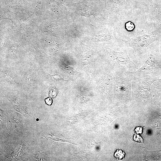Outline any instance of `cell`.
I'll list each match as a JSON object with an SVG mask.
<instances>
[{"label":"cell","mask_w":161,"mask_h":161,"mask_svg":"<svg viewBox=\"0 0 161 161\" xmlns=\"http://www.w3.org/2000/svg\"><path fill=\"white\" fill-rule=\"evenodd\" d=\"M45 101L46 103L48 105H50L52 103V99L50 97L45 99Z\"/></svg>","instance_id":"8fae6325"},{"label":"cell","mask_w":161,"mask_h":161,"mask_svg":"<svg viewBox=\"0 0 161 161\" xmlns=\"http://www.w3.org/2000/svg\"><path fill=\"white\" fill-rule=\"evenodd\" d=\"M151 6V15L156 30L161 31V0H155Z\"/></svg>","instance_id":"277c9868"},{"label":"cell","mask_w":161,"mask_h":161,"mask_svg":"<svg viewBox=\"0 0 161 161\" xmlns=\"http://www.w3.org/2000/svg\"><path fill=\"white\" fill-rule=\"evenodd\" d=\"M125 28L127 30L131 31L134 30L135 28V25L132 22L129 21L126 23Z\"/></svg>","instance_id":"30bf717a"},{"label":"cell","mask_w":161,"mask_h":161,"mask_svg":"<svg viewBox=\"0 0 161 161\" xmlns=\"http://www.w3.org/2000/svg\"><path fill=\"white\" fill-rule=\"evenodd\" d=\"M49 75L50 78L56 81H61L65 80L63 78L58 74H49Z\"/></svg>","instance_id":"9c48e42d"},{"label":"cell","mask_w":161,"mask_h":161,"mask_svg":"<svg viewBox=\"0 0 161 161\" xmlns=\"http://www.w3.org/2000/svg\"><path fill=\"white\" fill-rule=\"evenodd\" d=\"M112 6L110 9V17L120 11L131 8L135 4L134 0H112Z\"/></svg>","instance_id":"3957f363"},{"label":"cell","mask_w":161,"mask_h":161,"mask_svg":"<svg viewBox=\"0 0 161 161\" xmlns=\"http://www.w3.org/2000/svg\"><path fill=\"white\" fill-rule=\"evenodd\" d=\"M158 41H159L158 46L159 47V49L160 53L161 54V37Z\"/></svg>","instance_id":"7c38bea8"},{"label":"cell","mask_w":161,"mask_h":161,"mask_svg":"<svg viewBox=\"0 0 161 161\" xmlns=\"http://www.w3.org/2000/svg\"><path fill=\"white\" fill-rule=\"evenodd\" d=\"M152 88L157 98L161 99V78L153 82Z\"/></svg>","instance_id":"8992f818"},{"label":"cell","mask_w":161,"mask_h":161,"mask_svg":"<svg viewBox=\"0 0 161 161\" xmlns=\"http://www.w3.org/2000/svg\"><path fill=\"white\" fill-rule=\"evenodd\" d=\"M125 154L121 149H117L115 152L114 156L118 160H122L124 158Z\"/></svg>","instance_id":"ba28073f"},{"label":"cell","mask_w":161,"mask_h":161,"mask_svg":"<svg viewBox=\"0 0 161 161\" xmlns=\"http://www.w3.org/2000/svg\"><path fill=\"white\" fill-rule=\"evenodd\" d=\"M161 37V31L156 30L148 32L143 31L137 33L130 39L123 41L127 46L132 48L137 53H145L146 48L154 42L158 41Z\"/></svg>","instance_id":"6da1fadb"},{"label":"cell","mask_w":161,"mask_h":161,"mask_svg":"<svg viewBox=\"0 0 161 161\" xmlns=\"http://www.w3.org/2000/svg\"><path fill=\"white\" fill-rule=\"evenodd\" d=\"M108 54L113 60L121 65L137 67L136 65L131 60L126 51L119 52L109 50L108 51Z\"/></svg>","instance_id":"5b68a950"},{"label":"cell","mask_w":161,"mask_h":161,"mask_svg":"<svg viewBox=\"0 0 161 161\" xmlns=\"http://www.w3.org/2000/svg\"><path fill=\"white\" fill-rule=\"evenodd\" d=\"M137 71L141 73H148L152 77L161 78V54L158 45L152 47L149 57L145 61L144 65Z\"/></svg>","instance_id":"7a4b0ae2"},{"label":"cell","mask_w":161,"mask_h":161,"mask_svg":"<svg viewBox=\"0 0 161 161\" xmlns=\"http://www.w3.org/2000/svg\"><path fill=\"white\" fill-rule=\"evenodd\" d=\"M92 9L89 8H85L80 11V13L82 15L85 16L86 17H88L93 13L92 11Z\"/></svg>","instance_id":"52a82bcc"}]
</instances>
